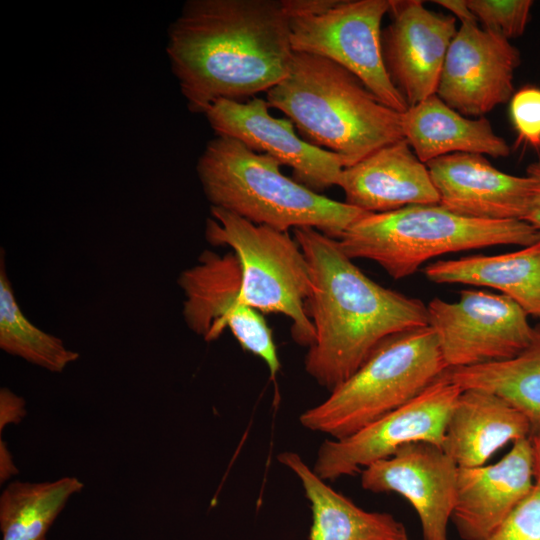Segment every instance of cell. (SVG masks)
<instances>
[{
    "label": "cell",
    "mask_w": 540,
    "mask_h": 540,
    "mask_svg": "<svg viewBox=\"0 0 540 540\" xmlns=\"http://www.w3.org/2000/svg\"><path fill=\"white\" fill-rule=\"evenodd\" d=\"M166 52L192 113L267 92L294 55L285 0H189L168 29Z\"/></svg>",
    "instance_id": "cell-1"
},
{
    "label": "cell",
    "mask_w": 540,
    "mask_h": 540,
    "mask_svg": "<svg viewBox=\"0 0 540 540\" xmlns=\"http://www.w3.org/2000/svg\"><path fill=\"white\" fill-rule=\"evenodd\" d=\"M311 274L307 314L315 338L304 366L330 392L352 376L385 338L428 326L427 305L365 275L338 239L311 227L293 229Z\"/></svg>",
    "instance_id": "cell-2"
},
{
    "label": "cell",
    "mask_w": 540,
    "mask_h": 540,
    "mask_svg": "<svg viewBox=\"0 0 540 540\" xmlns=\"http://www.w3.org/2000/svg\"><path fill=\"white\" fill-rule=\"evenodd\" d=\"M303 140L337 154L344 168L404 139L403 113L373 94L336 62L294 52L286 77L267 91Z\"/></svg>",
    "instance_id": "cell-3"
},
{
    "label": "cell",
    "mask_w": 540,
    "mask_h": 540,
    "mask_svg": "<svg viewBox=\"0 0 540 540\" xmlns=\"http://www.w3.org/2000/svg\"><path fill=\"white\" fill-rule=\"evenodd\" d=\"M280 166L234 138L216 136L206 144L196 171L211 207L281 232L311 227L339 239L368 213L288 178Z\"/></svg>",
    "instance_id": "cell-4"
},
{
    "label": "cell",
    "mask_w": 540,
    "mask_h": 540,
    "mask_svg": "<svg viewBox=\"0 0 540 540\" xmlns=\"http://www.w3.org/2000/svg\"><path fill=\"white\" fill-rule=\"evenodd\" d=\"M338 241L352 260H372L398 280L440 255L499 245H532L540 241V231L523 220L474 219L440 204H425L366 213Z\"/></svg>",
    "instance_id": "cell-5"
},
{
    "label": "cell",
    "mask_w": 540,
    "mask_h": 540,
    "mask_svg": "<svg viewBox=\"0 0 540 540\" xmlns=\"http://www.w3.org/2000/svg\"><path fill=\"white\" fill-rule=\"evenodd\" d=\"M447 370L429 325L393 334L299 422L332 439L347 437L414 399Z\"/></svg>",
    "instance_id": "cell-6"
},
{
    "label": "cell",
    "mask_w": 540,
    "mask_h": 540,
    "mask_svg": "<svg viewBox=\"0 0 540 540\" xmlns=\"http://www.w3.org/2000/svg\"><path fill=\"white\" fill-rule=\"evenodd\" d=\"M210 214L205 238L213 246L230 247L238 258L242 302L259 313L288 317L294 341L309 347L315 338L307 314L311 274L295 238L221 208L211 207Z\"/></svg>",
    "instance_id": "cell-7"
},
{
    "label": "cell",
    "mask_w": 540,
    "mask_h": 540,
    "mask_svg": "<svg viewBox=\"0 0 540 540\" xmlns=\"http://www.w3.org/2000/svg\"><path fill=\"white\" fill-rule=\"evenodd\" d=\"M293 52L330 59L357 76L383 103L408 104L383 57L381 23L390 0H285Z\"/></svg>",
    "instance_id": "cell-8"
},
{
    "label": "cell",
    "mask_w": 540,
    "mask_h": 540,
    "mask_svg": "<svg viewBox=\"0 0 540 540\" xmlns=\"http://www.w3.org/2000/svg\"><path fill=\"white\" fill-rule=\"evenodd\" d=\"M461 392L445 372L414 399L357 432L324 440L317 450L313 471L326 482L335 481L361 473L409 443L442 447L449 415Z\"/></svg>",
    "instance_id": "cell-9"
},
{
    "label": "cell",
    "mask_w": 540,
    "mask_h": 540,
    "mask_svg": "<svg viewBox=\"0 0 540 540\" xmlns=\"http://www.w3.org/2000/svg\"><path fill=\"white\" fill-rule=\"evenodd\" d=\"M178 285L184 293L186 325L206 342L229 329L244 351L264 361L273 381L281 368L272 331L261 314L241 300V267L231 251L201 253L198 263L182 271Z\"/></svg>",
    "instance_id": "cell-10"
},
{
    "label": "cell",
    "mask_w": 540,
    "mask_h": 540,
    "mask_svg": "<svg viewBox=\"0 0 540 540\" xmlns=\"http://www.w3.org/2000/svg\"><path fill=\"white\" fill-rule=\"evenodd\" d=\"M427 312L448 369L512 359L534 335L529 315L503 294L462 290L456 302L432 299Z\"/></svg>",
    "instance_id": "cell-11"
},
{
    "label": "cell",
    "mask_w": 540,
    "mask_h": 540,
    "mask_svg": "<svg viewBox=\"0 0 540 540\" xmlns=\"http://www.w3.org/2000/svg\"><path fill=\"white\" fill-rule=\"evenodd\" d=\"M521 63L510 40L478 23H461L441 71L436 95L464 116L475 118L509 101Z\"/></svg>",
    "instance_id": "cell-12"
},
{
    "label": "cell",
    "mask_w": 540,
    "mask_h": 540,
    "mask_svg": "<svg viewBox=\"0 0 540 540\" xmlns=\"http://www.w3.org/2000/svg\"><path fill=\"white\" fill-rule=\"evenodd\" d=\"M266 100H219L205 116L216 136L231 137L293 170L294 180L318 192L337 185L344 168L340 157L299 137L288 118H275Z\"/></svg>",
    "instance_id": "cell-13"
},
{
    "label": "cell",
    "mask_w": 540,
    "mask_h": 540,
    "mask_svg": "<svg viewBox=\"0 0 540 540\" xmlns=\"http://www.w3.org/2000/svg\"><path fill=\"white\" fill-rule=\"evenodd\" d=\"M459 467L442 447L414 442L361 471V486L374 492H394L412 505L423 540H449Z\"/></svg>",
    "instance_id": "cell-14"
},
{
    "label": "cell",
    "mask_w": 540,
    "mask_h": 540,
    "mask_svg": "<svg viewBox=\"0 0 540 540\" xmlns=\"http://www.w3.org/2000/svg\"><path fill=\"white\" fill-rule=\"evenodd\" d=\"M391 24L382 31L388 74L413 106L436 94L456 18L427 9L419 0H390Z\"/></svg>",
    "instance_id": "cell-15"
},
{
    "label": "cell",
    "mask_w": 540,
    "mask_h": 540,
    "mask_svg": "<svg viewBox=\"0 0 540 540\" xmlns=\"http://www.w3.org/2000/svg\"><path fill=\"white\" fill-rule=\"evenodd\" d=\"M439 204L455 214L483 220H523L532 180L495 168L485 157L452 153L426 163Z\"/></svg>",
    "instance_id": "cell-16"
},
{
    "label": "cell",
    "mask_w": 540,
    "mask_h": 540,
    "mask_svg": "<svg viewBox=\"0 0 540 540\" xmlns=\"http://www.w3.org/2000/svg\"><path fill=\"white\" fill-rule=\"evenodd\" d=\"M530 438L513 442L498 462L459 468L452 522L463 540H487L534 487Z\"/></svg>",
    "instance_id": "cell-17"
},
{
    "label": "cell",
    "mask_w": 540,
    "mask_h": 540,
    "mask_svg": "<svg viewBox=\"0 0 540 540\" xmlns=\"http://www.w3.org/2000/svg\"><path fill=\"white\" fill-rule=\"evenodd\" d=\"M337 186L345 194V203L368 213L439 204L427 165L405 139L343 168Z\"/></svg>",
    "instance_id": "cell-18"
},
{
    "label": "cell",
    "mask_w": 540,
    "mask_h": 540,
    "mask_svg": "<svg viewBox=\"0 0 540 540\" xmlns=\"http://www.w3.org/2000/svg\"><path fill=\"white\" fill-rule=\"evenodd\" d=\"M531 434L529 420L511 403L491 392L465 389L449 415L442 448L459 468L478 467L508 442Z\"/></svg>",
    "instance_id": "cell-19"
},
{
    "label": "cell",
    "mask_w": 540,
    "mask_h": 540,
    "mask_svg": "<svg viewBox=\"0 0 540 540\" xmlns=\"http://www.w3.org/2000/svg\"><path fill=\"white\" fill-rule=\"evenodd\" d=\"M278 461L298 478L312 512L309 540H410L404 524L387 512L367 511L330 487L292 451Z\"/></svg>",
    "instance_id": "cell-20"
},
{
    "label": "cell",
    "mask_w": 540,
    "mask_h": 540,
    "mask_svg": "<svg viewBox=\"0 0 540 540\" xmlns=\"http://www.w3.org/2000/svg\"><path fill=\"white\" fill-rule=\"evenodd\" d=\"M404 139L423 162L452 153L507 157L511 147L485 117L470 118L449 107L436 94L403 113Z\"/></svg>",
    "instance_id": "cell-21"
},
{
    "label": "cell",
    "mask_w": 540,
    "mask_h": 540,
    "mask_svg": "<svg viewBox=\"0 0 540 540\" xmlns=\"http://www.w3.org/2000/svg\"><path fill=\"white\" fill-rule=\"evenodd\" d=\"M424 274L437 284L496 289L529 316L540 319V241L505 254L437 261L427 265Z\"/></svg>",
    "instance_id": "cell-22"
},
{
    "label": "cell",
    "mask_w": 540,
    "mask_h": 540,
    "mask_svg": "<svg viewBox=\"0 0 540 540\" xmlns=\"http://www.w3.org/2000/svg\"><path fill=\"white\" fill-rule=\"evenodd\" d=\"M448 377L462 390L479 389L505 399L540 432V324L530 344L516 357L470 367L451 368Z\"/></svg>",
    "instance_id": "cell-23"
},
{
    "label": "cell",
    "mask_w": 540,
    "mask_h": 540,
    "mask_svg": "<svg viewBox=\"0 0 540 540\" xmlns=\"http://www.w3.org/2000/svg\"><path fill=\"white\" fill-rule=\"evenodd\" d=\"M75 477L46 482H11L0 496L2 540H46L68 500L83 489Z\"/></svg>",
    "instance_id": "cell-24"
},
{
    "label": "cell",
    "mask_w": 540,
    "mask_h": 540,
    "mask_svg": "<svg viewBox=\"0 0 540 540\" xmlns=\"http://www.w3.org/2000/svg\"><path fill=\"white\" fill-rule=\"evenodd\" d=\"M0 348L50 372L61 373L79 354L23 314L8 278L5 254H0Z\"/></svg>",
    "instance_id": "cell-25"
},
{
    "label": "cell",
    "mask_w": 540,
    "mask_h": 540,
    "mask_svg": "<svg viewBox=\"0 0 540 540\" xmlns=\"http://www.w3.org/2000/svg\"><path fill=\"white\" fill-rule=\"evenodd\" d=\"M468 7L483 29L508 40L526 30L534 2L531 0H467Z\"/></svg>",
    "instance_id": "cell-26"
},
{
    "label": "cell",
    "mask_w": 540,
    "mask_h": 540,
    "mask_svg": "<svg viewBox=\"0 0 540 540\" xmlns=\"http://www.w3.org/2000/svg\"><path fill=\"white\" fill-rule=\"evenodd\" d=\"M510 116L516 131V146L524 144L540 151V88L525 85L510 99Z\"/></svg>",
    "instance_id": "cell-27"
},
{
    "label": "cell",
    "mask_w": 540,
    "mask_h": 540,
    "mask_svg": "<svg viewBox=\"0 0 540 540\" xmlns=\"http://www.w3.org/2000/svg\"><path fill=\"white\" fill-rule=\"evenodd\" d=\"M487 540H540V487L509 513Z\"/></svg>",
    "instance_id": "cell-28"
},
{
    "label": "cell",
    "mask_w": 540,
    "mask_h": 540,
    "mask_svg": "<svg viewBox=\"0 0 540 540\" xmlns=\"http://www.w3.org/2000/svg\"><path fill=\"white\" fill-rule=\"evenodd\" d=\"M26 415L25 401L8 388L0 390V431L8 424H18Z\"/></svg>",
    "instance_id": "cell-29"
},
{
    "label": "cell",
    "mask_w": 540,
    "mask_h": 540,
    "mask_svg": "<svg viewBox=\"0 0 540 540\" xmlns=\"http://www.w3.org/2000/svg\"><path fill=\"white\" fill-rule=\"evenodd\" d=\"M526 175L532 180V193L523 221L540 231V158L527 167Z\"/></svg>",
    "instance_id": "cell-30"
},
{
    "label": "cell",
    "mask_w": 540,
    "mask_h": 540,
    "mask_svg": "<svg viewBox=\"0 0 540 540\" xmlns=\"http://www.w3.org/2000/svg\"><path fill=\"white\" fill-rule=\"evenodd\" d=\"M434 2L452 12L454 17L460 20L461 23H478L468 7L467 0H436Z\"/></svg>",
    "instance_id": "cell-31"
},
{
    "label": "cell",
    "mask_w": 540,
    "mask_h": 540,
    "mask_svg": "<svg viewBox=\"0 0 540 540\" xmlns=\"http://www.w3.org/2000/svg\"><path fill=\"white\" fill-rule=\"evenodd\" d=\"M18 469L15 467L12 455L7 448L6 443L0 440V479L1 483L16 475Z\"/></svg>",
    "instance_id": "cell-32"
},
{
    "label": "cell",
    "mask_w": 540,
    "mask_h": 540,
    "mask_svg": "<svg viewBox=\"0 0 540 540\" xmlns=\"http://www.w3.org/2000/svg\"><path fill=\"white\" fill-rule=\"evenodd\" d=\"M533 453V472L535 485L540 487V432L530 437Z\"/></svg>",
    "instance_id": "cell-33"
}]
</instances>
